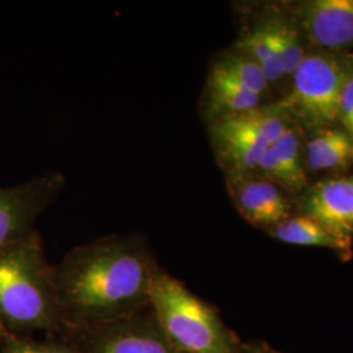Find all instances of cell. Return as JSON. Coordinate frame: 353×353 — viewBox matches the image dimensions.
Segmentation results:
<instances>
[{"label": "cell", "mask_w": 353, "mask_h": 353, "mask_svg": "<svg viewBox=\"0 0 353 353\" xmlns=\"http://www.w3.org/2000/svg\"><path fill=\"white\" fill-rule=\"evenodd\" d=\"M214 61L227 70L229 74L237 77L245 87L261 96L265 102L268 101L272 94V89L262 67L250 55L232 46L214 57Z\"/></svg>", "instance_id": "2e32d148"}, {"label": "cell", "mask_w": 353, "mask_h": 353, "mask_svg": "<svg viewBox=\"0 0 353 353\" xmlns=\"http://www.w3.org/2000/svg\"><path fill=\"white\" fill-rule=\"evenodd\" d=\"M233 46L250 55L262 67L271 89L287 80L262 17L243 26L240 37Z\"/></svg>", "instance_id": "9a60e30c"}, {"label": "cell", "mask_w": 353, "mask_h": 353, "mask_svg": "<svg viewBox=\"0 0 353 353\" xmlns=\"http://www.w3.org/2000/svg\"><path fill=\"white\" fill-rule=\"evenodd\" d=\"M262 20L272 39L284 75L292 79L294 71L309 52L299 28L290 13L281 16L278 12L265 13Z\"/></svg>", "instance_id": "5bb4252c"}, {"label": "cell", "mask_w": 353, "mask_h": 353, "mask_svg": "<svg viewBox=\"0 0 353 353\" xmlns=\"http://www.w3.org/2000/svg\"><path fill=\"white\" fill-rule=\"evenodd\" d=\"M338 122L353 140V74L347 80L339 102Z\"/></svg>", "instance_id": "ac0fdd59"}, {"label": "cell", "mask_w": 353, "mask_h": 353, "mask_svg": "<svg viewBox=\"0 0 353 353\" xmlns=\"http://www.w3.org/2000/svg\"><path fill=\"white\" fill-rule=\"evenodd\" d=\"M157 325L181 353H236L214 310L181 281L157 268L150 290Z\"/></svg>", "instance_id": "277c9868"}, {"label": "cell", "mask_w": 353, "mask_h": 353, "mask_svg": "<svg viewBox=\"0 0 353 353\" xmlns=\"http://www.w3.org/2000/svg\"><path fill=\"white\" fill-rule=\"evenodd\" d=\"M303 214L314 217L332 232L352 239L353 176L319 181L303 195Z\"/></svg>", "instance_id": "30bf717a"}, {"label": "cell", "mask_w": 353, "mask_h": 353, "mask_svg": "<svg viewBox=\"0 0 353 353\" xmlns=\"http://www.w3.org/2000/svg\"><path fill=\"white\" fill-rule=\"evenodd\" d=\"M143 234H114L77 246L52 267L59 312L92 323H115L150 303L157 271Z\"/></svg>", "instance_id": "6da1fadb"}, {"label": "cell", "mask_w": 353, "mask_h": 353, "mask_svg": "<svg viewBox=\"0 0 353 353\" xmlns=\"http://www.w3.org/2000/svg\"><path fill=\"white\" fill-rule=\"evenodd\" d=\"M290 16L307 49L353 51V0H306L292 4Z\"/></svg>", "instance_id": "52a82bcc"}, {"label": "cell", "mask_w": 353, "mask_h": 353, "mask_svg": "<svg viewBox=\"0 0 353 353\" xmlns=\"http://www.w3.org/2000/svg\"><path fill=\"white\" fill-rule=\"evenodd\" d=\"M353 74L352 52L309 51L290 79L281 100L270 106L297 126L309 130L338 122L341 92Z\"/></svg>", "instance_id": "3957f363"}, {"label": "cell", "mask_w": 353, "mask_h": 353, "mask_svg": "<svg viewBox=\"0 0 353 353\" xmlns=\"http://www.w3.org/2000/svg\"><path fill=\"white\" fill-rule=\"evenodd\" d=\"M300 127L290 122L284 134L271 147L278 156L280 164L290 178L294 194L303 192L309 188L307 174L301 159V139L299 135Z\"/></svg>", "instance_id": "e0dca14e"}, {"label": "cell", "mask_w": 353, "mask_h": 353, "mask_svg": "<svg viewBox=\"0 0 353 353\" xmlns=\"http://www.w3.org/2000/svg\"><path fill=\"white\" fill-rule=\"evenodd\" d=\"M90 353H181L165 336L159 325L123 322L102 330Z\"/></svg>", "instance_id": "8fae6325"}, {"label": "cell", "mask_w": 353, "mask_h": 353, "mask_svg": "<svg viewBox=\"0 0 353 353\" xmlns=\"http://www.w3.org/2000/svg\"><path fill=\"white\" fill-rule=\"evenodd\" d=\"M3 353H75L68 348L59 345H49V344H38V343H14L8 347Z\"/></svg>", "instance_id": "d6986e66"}, {"label": "cell", "mask_w": 353, "mask_h": 353, "mask_svg": "<svg viewBox=\"0 0 353 353\" xmlns=\"http://www.w3.org/2000/svg\"><path fill=\"white\" fill-rule=\"evenodd\" d=\"M225 176L230 201L252 227L270 230L290 217L292 203L275 183L256 172Z\"/></svg>", "instance_id": "ba28073f"}, {"label": "cell", "mask_w": 353, "mask_h": 353, "mask_svg": "<svg viewBox=\"0 0 353 353\" xmlns=\"http://www.w3.org/2000/svg\"><path fill=\"white\" fill-rule=\"evenodd\" d=\"M58 313L52 267L34 230L0 250V321L13 327H43Z\"/></svg>", "instance_id": "7a4b0ae2"}, {"label": "cell", "mask_w": 353, "mask_h": 353, "mask_svg": "<svg viewBox=\"0 0 353 353\" xmlns=\"http://www.w3.org/2000/svg\"><path fill=\"white\" fill-rule=\"evenodd\" d=\"M64 186L61 172H48L11 188H0V250L34 232L39 214L58 199Z\"/></svg>", "instance_id": "8992f818"}, {"label": "cell", "mask_w": 353, "mask_h": 353, "mask_svg": "<svg viewBox=\"0 0 353 353\" xmlns=\"http://www.w3.org/2000/svg\"><path fill=\"white\" fill-rule=\"evenodd\" d=\"M268 233L274 239L290 245L327 248L341 254L343 258L352 255V239L332 232L307 214L290 216L278 225L271 228Z\"/></svg>", "instance_id": "7c38bea8"}, {"label": "cell", "mask_w": 353, "mask_h": 353, "mask_svg": "<svg viewBox=\"0 0 353 353\" xmlns=\"http://www.w3.org/2000/svg\"><path fill=\"white\" fill-rule=\"evenodd\" d=\"M265 105L267 102L261 96L212 61L199 101V112L207 126L225 118L256 110Z\"/></svg>", "instance_id": "9c48e42d"}, {"label": "cell", "mask_w": 353, "mask_h": 353, "mask_svg": "<svg viewBox=\"0 0 353 353\" xmlns=\"http://www.w3.org/2000/svg\"><path fill=\"white\" fill-rule=\"evenodd\" d=\"M270 103L207 126L214 157L225 176L255 172L265 150L290 125Z\"/></svg>", "instance_id": "5b68a950"}, {"label": "cell", "mask_w": 353, "mask_h": 353, "mask_svg": "<svg viewBox=\"0 0 353 353\" xmlns=\"http://www.w3.org/2000/svg\"><path fill=\"white\" fill-rule=\"evenodd\" d=\"M353 140L345 131L335 127L313 130L305 144V170L318 173L344 170L352 163Z\"/></svg>", "instance_id": "4fadbf2b"}]
</instances>
